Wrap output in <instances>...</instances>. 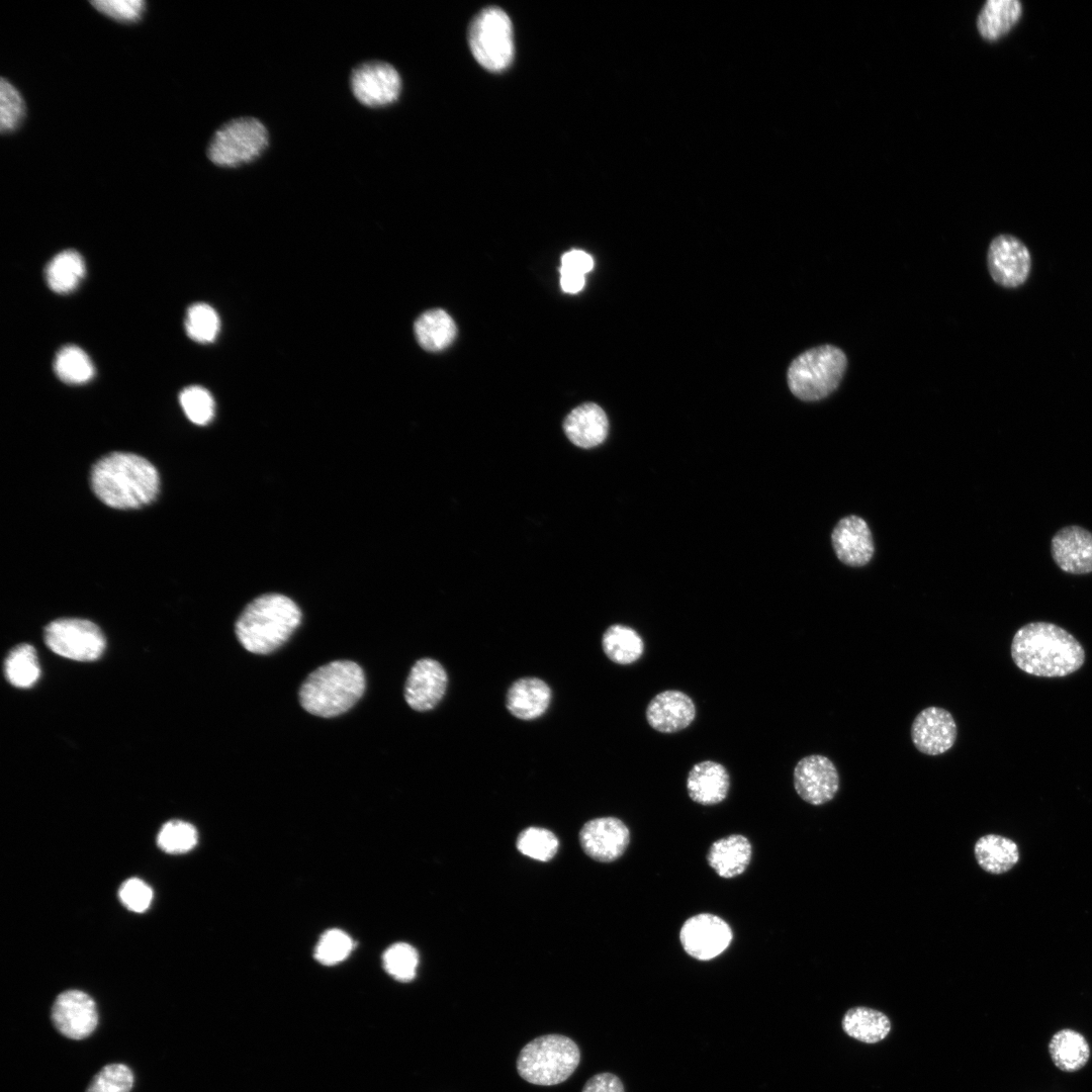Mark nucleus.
<instances>
[{"label":"nucleus","instance_id":"f257e3e1","mask_svg":"<svg viewBox=\"0 0 1092 1092\" xmlns=\"http://www.w3.org/2000/svg\"><path fill=\"white\" fill-rule=\"evenodd\" d=\"M1011 657L1028 674L1064 677L1083 666L1085 650L1064 628L1050 622H1031L1014 634Z\"/></svg>","mask_w":1092,"mask_h":1092},{"label":"nucleus","instance_id":"aec40b11","mask_svg":"<svg viewBox=\"0 0 1092 1092\" xmlns=\"http://www.w3.org/2000/svg\"><path fill=\"white\" fill-rule=\"evenodd\" d=\"M837 558L849 566H863L874 554L872 532L867 522L857 516H847L835 526L831 535Z\"/></svg>","mask_w":1092,"mask_h":1092},{"label":"nucleus","instance_id":"9b49d317","mask_svg":"<svg viewBox=\"0 0 1092 1092\" xmlns=\"http://www.w3.org/2000/svg\"><path fill=\"white\" fill-rule=\"evenodd\" d=\"M350 86L353 95L361 104L381 107L397 100L401 90V79L392 65L381 61H369L352 70Z\"/></svg>","mask_w":1092,"mask_h":1092},{"label":"nucleus","instance_id":"a19ab883","mask_svg":"<svg viewBox=\"0 0 1092 1092\" xmlns=\"http://www.w3.org/2000/svg\"><path fill=\"white\" fill-rule=\"evenodd\" d=\"M353 948L351 937L340 929H330L320 938L314 957L324 965L332 966L344 961Z\"/></svg>","mask_w":1092,"mask_h":1092},{"label":"nucleus","instance_id":"bb28decb","mask_svg":"<svg viewBox=\"0 0 1092 1092\" xmlns=\"http://www.w3.org/2000/svg\"><path fill=\"white\" fill-rule=\"evenodd\" d=\"M843 1031L850 1037L866 1043L883 1040L891 1031V1021L882 1011L856 1006L848 1009L841 1021Z\"/></svg>","mask_w":1092,"mask_h":1092},{"label":"nucleus","instance_id":"ea45409f","mask_svg":"<svg viewBox=\"0 0 1092 1092\" xmlns=\"http://www.w3.org/2000/svg\"><path fill=\"white\" fill-rule=\"evenodd\" d=\"M25 113V104L19 91L6 79L0 81V129L2 133L18 127Z\"/></svg>","mask_w":1092,"mask_h":1092},{"label":"nucleus","instance_id":"2eb2a0df","mask_svg":"<svg viewBox=\"0 0 1092 1092\" xmlns=\"http://www.w3.org/2000/svg\"><path fill=\"white\" fill-rule=\"evenodd\" d=\"M958 735L952 715L940 707H927L917 714L911 725V739L923 754L939 755L948 751Z\"/></svg>","mask_w":1092,"mask_h":1092},{"label":"nucleus","instance_id":"393cba45","mask_svg":"<svg viewBox=\"0 0 1092 1092\" xmlns=\"http://www.w3.org/2000/svg\"><path fill=\"white\" fill-rule=\"evenodd\" d=\"M974 855L979 867L993 875L1009 872L1020 857L1015 841L994 833L983 835L976 841Z\"/></svg>","mask_w":1092,"mask_h":1092},{"label":"nucleus","instance_id":"c03bdc74","mask_svg":"<svg viewBox=\"0 0 1092 1092\" xmlns=\"http://www.w3.org/2000/svg\"><path fill=\"white\" fill-rule=\"evenodd\" d=\"M593 267L594 260L590 255L581 250H571L562 256L559 272L584 275Z\"/></svg>","mask_w":1092,"mask_h":1092},{"label":"nucleus","instance_id":"a211bd4d","mask_svg":"<svg viewBox=\"0 0 1092 1092\" xmlns=\"http://www.w3.org/2000/svg\"><path fill=\"white\" fill-rule=\"evenodd\" d=\"M647 723L661 733H675L692 724L696 718L694 701L678 690H666L655 695L645 712Z\"/></svg>","mask_w":1092,"mask_h":1092},{"label":"nucleus","instance_id":"39448f33","mask_svg":"<svg viewBox=\"0 0 1092 1092\" xmlns=\"http://www.w3.org/2000/svg\"><path fill=\"white\" fill-rule=\"evenodd\" d=\"M580 1062L578 1045L563 1034H545L526 1043L517 1058V1072L525 1081L541 1086L567 1080Z\"/></svg>","mask_w":1092,"mask_h":1092},{"label":"nucleus","instance_id":"2f4dec72","mask_svg":"<svg viewBox=\"0 0 1092 1092\" xmlns=\"http://www.w3.org/2000/svg\"><path fill=\"white\" fill-rule=\"evenodd\" d=\"M7 680L16 688H30L38 679L40 668L33 646L22 643L10 650L4 661Z\"/></svg>","mask_w":1092,"mask_h":1092},{"label":"nucleus","instance_id":"cd10ccee","mask_svg":"<svg viewBox=\"0 0 1092 1092\" xmlns=\"http://www.w3.org/2000/svg\"><path fill=\"white\" fill-rule=\"evenodd\" d=\"M1021 15L1019 0H988L978 14L977 28L983 38L996 40L1006 34Z\"/></svg>","mask_w":1092,"mask_h":1092},{"label":"nucleus","instance_id":"72a5a7b5","mask_svg":"<svg viewBox=\"0 0 1092 1092\" xmlns=\"http://www.w3.org/2000/svg\"><path fill=\"white\" fill-rule=\"evenodd\" d=\"M185 330L191 340L201 344L210 343L219 331L218 314L206 303H193L186 312Z\"/></svg>","mask_w":1092,"mask_h":1092},{"label":"nucleus","instance_id":"58836bf2","mask_svg":"<svg viewBox=\"0 0 1092 1092\" xmlns=\"http://www.w3.org/2000/svg\"><path fill=\"white\" fill-rule=\"evenodd\" d=\"M132 1071L123 1064L104 1066L91 1080L86 1092H130Z\"/></svg>","mask_w":1092,"mask_h":1092},{"label":"nucleus","instance_id":"c9c22d12","mask_svg":"<svg viewBox=\"0 0 1092 1092\" xmlns=\"http://www.w3.org/2000/svg\"><path fill=\"white\" fill-rule=\"evenodd\" d=\"M558 845V839L551 831L539 827L525 829L517 840V847L523 854L541 861L551 859Z\"/></svg>","mask_w":1092,"mask_h":1092},{"label":"nucleus","instance_id":"dca6fc26","mask_svg":"<svg viewBox=\"0 0 1092 1092\" xmlns=\"http://www.w3.org/2000/svg\"><path fill=\"white\" fill-rule=\"evenodd\" d=\"M579 841L588 856L601 862H611L626 850L630 832L620 819L600 817L583 825Z\"/></svg>","mask_w":1092,"mask_h":1092},{"label":"nucleus","instance_id":"f8f14e48","mask_svg":"<svg viewBox=\"0 0 1092 1092\" xmlns=\"http://www.w3.org/2000/svg\"><path fill=\"white\" fill-rule=\"evenodd\" d=\"M732 936L729 924L710 913L689 918L679 932L685 951L699 961H710L721 954L729 946Z\"/></svg>","mask_w":1092,"mask_h":1092},{"label":"nucleus","instance_id":"423d86ee","mask_svg":"<svg viewBox=\"0 0 1092 1092\" xmlns=\"http://www.w3.org/2000/svg\"><path fill=\"white\" fill-rule=\"evenodd\" d=\"M846 366V355L838 347H814L800 354L790 364L787 372L789 388L804 401L823 399L838 387Z\"/></svg>","mask_w":1092,"mask_h":1092},{"label":"nucleus","instance_id":"79ce46f5","mask_svg":"<svg viewBox=\"0 0 1092 1092\" xmlns=\"http://www.w3.org/2000/svg\"><path fill=\"white\" fill-rule=\"evenodd\" d=\"M90 3L102 14L126 23L138 21L146 9L143 0H94Z\"/></svg>","mask_w":1092,"mask_h":1092},{"label":"nucleus","instance_id":"4468645a","mask_svg":"<svg viewBox=\"0 0 1092 1092\" xmlns=\"http://www.w3.org/2000/svg\"><path fill=\"white\" fill-rule=\"evenodd\" d=\"M51 1019L64 1036L80 1040L88 1037L98 1024L95 1001L81 990H67L55 999Z\"/></svg>","mask_w":1092,"mask_h":1092},{"label":"nucleus","instance_id":"6ab92c4d","mask_svg":"<svg viewBox=\"0 0 1092 1092\" xmlns=\"http://www.w3.org/2000/svg\"><path fill=\"white\" fill-rule=\"evenodd\" d=\"M1051 553L1055 563L1065 572H1092V533L1081 526L1060 529L1053 537Z\"/></svg>","mask_w":1092,"mask_h":1092},{"label":"nucleus","instance_id":"4c0bfd02","mask_svg":"<svg viewBox=\"0 0 1092 1092\" xmlns=\"http://www.w3.org/2000/svg\"><path fill=\"white\" fill-rule=\"evenodd\" d=\"M179 401L186 417L195 425L204 426L214 416V400L204 387L197 385L185 387L180 392Z\"/></svg>","mask_w":1092,"mask_h":1092},{"label":"nucleus","instance_id":"f704fd0d","mask_svg":"<svg viewBox=\"0 0 1092 1092\" xmlns=\"http://www.w3.org/2000/svg\"><path fill=\"white\" fill-rule=\"evenodd\" d=\"M197 839L198 834L192 824L182 820H170L161 827L157 844L161 850L177 854L191 850Z\"/></svg>","mask_w":1092,"mask_h":1092},{"label":"nucleus","instance_id":"37998d69","mask_svg":"<svg viewBox=\"0 0 1092 1092\" xmlns=\"http://www.w3.org/2000/svg\"><path fill=\"white\" fill-rule=\"evenodd\" d=\"M118 897L128 910L142 913L150 907L153 900V891L143 880L130 878L120 886Z\"/></svg>","mask_w":1092,"mask_h":1092},{"label":"nucleus","instance_id":"f03ea898","mask_svg":"<svg viewBox=\"0 0 1092 1092\" xmlns=\"http://www.w3.org/2000/svg\"><path fill=\"white\" fill-rule=\"evenodd\" d=\"M91 487L95 495L114 509H138L152 503L159 493L160 476L146 458L127 452H112L92 467Z\"/></svg>","mask_w":1092,"mask_h":1092},{"label":"nucleus","instance_id":"a878e982","mask_svg":"<svg viewBox=\"0 0 1092 1092\" xmlns=\"http://www.w3.org/2000/svg\"><path fill=\"white\" fill-rule=\"evenodd\" d=\"M1048 1049L1055 1066L1067 1073L1081 1070L1090 1058L1087 1039L1082 1033L1071 1028L1057 1031L1052 1036Z\"/></svg>","mask_w":1092,"mask_h":1092},{"label":"nucleus","instance_id":"f3484780","mask_svg":"<svg viewBox=\"0 0 1092 1092\" xmlns=\"http://www.w3.org/2000/svg\"><path fill=\"white\" fill-rule=\"evenodd\" d=\"M447 687L444 667L432 658H422L412 667L404 687V698L411 708L424 712L433 709L443 698Z\"/></svg>","mask_w":1092,"mask_h":1092},{"label":"nucleus","instance_id":"49530a36","mask_svg":"<svg viewBox=\"0 0 1092 1092\" xmlns=\"http://www.w3.org/2000/svg\"><path fill=\"white\" fill-rule=\"evenodd\" d=\"M560 285L567 293H577L584 286V275L574 273H560Z\"/></svg>","mask_w":1092,"mask_h":1092},{"label":"nucleus","instance_id":"4be33fe9","mask_svg":"<svg viewBox=\"0 0 1092 1092\" xmlns=\"http://www.w3.org/2000/svg\"><path fill=\"white\" fill-rule=\"evenodd\" d=\"M730 777L726 767L714 760L696 763L687 778L690 798L701 805L711 806L722 802L728 795Z\"/></svg>","mask_w":1092,"mask_h":1092},{"label":"nucleus","instance_id":"1a4fd4ad","mask_svg":"<svg viewBox=\"0 0 1092 1092\" xmlns=\"http://www.w3.org/2000/svg\"><path fill=\"white\" fill-rule=\"evenodd\" d=\"M43 638L53 652L76 661L96 660L105 648L100 628L84 619L55 620L44 628Z\"/></svg>","mask_w":1092,"mask_h":1092},{"label":"nucleus","instance_id":"7c9ffc66","mask_svg":"<svg viewBox=\"0 0 1092 1092\" xmlns=\"http://www.w3.org/2000/svg\"><path fill=\"white\" fill-rule=\"evenodd\" d=\"M602 647L607 657L618 664H631L644 652V642L638 632L621 624H614L605 631Z\"/></svg>","mask_w":1092,"mask_h":1092},{"label":"nucleus","instance_id":"ddd939ff","mask_svg":"<svg viewBox=\"0 0 1092 1092\" xmlns=\"http://www.w3.org/2000/svg\"><path fill=\"white\" fill-rule=\"evenodd\" d=\"M793 780L799 797L814 806L831 801L840 785L835 764L821 754H810L801 758L795 765Z\"/></svg>","mask_w":1092,"mask_h":1092},{"label":"nucleus","instance_id":"6e6552de","mask_svg":"<svg viewBox=\"0 0 1092 1092\" xmlns=\"http://www.w3.org/2000/svg\"><path fill=\"white\" fill-rule=\"evenodd\" d=\"M468 43L483 68L492 72L506 69L514 57L513 27L507 13L497 7L480 11L470 24Z\"/></svg>","mask_w":1092,"mask_h":1092},{"label":"nucleus","instance_id":"9d476101","mask_svg":"<svg viewBox=\"0 0 1092 1092\" xmlns=\"http://www.w3.org/2000/svg\"><path fill=\"white\" fill-rule=\"evenodd\" d=\"M987 265L995 283L1005 288H1017L1028 279L1032 260L1029 249L1021 240L1001 234L989 245Z\"/></svg>","mask_w":1092,"mask_h":1092},{"label":"nucleus","instance_id":"c756f323","mask_svg":"<svg viewBox=\"0 0 1092 1092\" xmlns=\"http://www.w3.org/2000/svg\"><path fill=\"white\" fill-rule=\"evenodd\" d=\"M85 262L79 252L64 250L54 256L44 269V278L51 290L60 294L72 292L85 276Z\"/></svg>","mask_w":1092,"mask_h":1092},{"label":"nucleus","instance_id":"5701e85b","mask_svg":"<svg viewBox=\"0 0 1092 1092\" xmlns=\"http://www.w3.org/2000/svg\"><path fill=\"white\" fill-rule=\"evenodd\" d=\"M550 700L551 691L546 682L537 677H524L511 686L506 705L515 717L533 720L547 710Z\"/></svg>","mask_w":1092,"mask_h":1092},{"label":"nucleus","instance_id":"412c9836","mask_svg":"<svg viewBox=\"0 0 1092 1092\" xmlns=\"http://www.w3.org/2000/svg\"><path fill=\"white\" fill-rule=\"evenodd\" d=\"M609 422L604 410L597 403L586 402L573 408L563 422L568 440L583 449L602 444L608 435Z\"/></svg>","mask_w":1092,"mask_h":1092},{"label":"nucleus","instance_id":"473e14b6","mask_svg":"<svg viewBox=\"0 0 1092 1092\" xmlns=\"http://www.w3.org/2000/svg\"><path fill=\"white\" fill-rule=\"evenodd\" d=\"M54 371L67 384L86 383L95 373L90 357L75 345H66L57 352Z\"/></svg>","mask_w":1092,"mask_h":1092},{"label":"nucleus","instance_id":"7ed1b4c3","mask_svg":"<svg viewBox=\"0 0 1092 1092\" xmlns=\"http://www.w3.org/2000/svg\"><path fill=\"white\" fill-rule=\"evenodd\" d=\"M296 604L280 594H266L246 606L235 626L243 647L256 654H267L285 643L300 624Z\"/></svg>","mask_w":1092,"mask_h":1092},{"label":"nucleus","instance_id":"e433bc0d","mask_svg":"<svg viewBox=\"0 0 1092 1092\" xmlns=\"http://www.w3.org/2000/svg\"><path fill=\"white\" fill-rule=\"evenodd\" d=\"M419 956L414 946L398 942L383 953V967L395 980L410 982L416 977Z\"/></svg>","mask_w":1092,"mask_h":1092},{"label":"nucleus","instance_id":"a18cd8bd","mask_svg":"<svg viewBox=\"0 0 1092 1092\" xmlns=\"http://www.w3.org/2000/svg\"><path fill=\"white\" fill-rule=\"evenodd\" d=\"M581 1092H625L621 1079L612 1073H600L590 1077Z\"/></svg>","mask_w":1092,"mask_h":1092},{"label":"nucleus","instance_id":"b1692460","mask_svg":"<svg viewBox=\"0 0 1092 1092\" xmlns=\"http://www.w3.org/2000/svg\"><path fill=\"white\" fill-rule=\"evenodd\" d=\"M752 847L741 834H732L715 841L708 852L709 866L722 878L742 874L750 862Z\"/></svg>","mask_w":1092,"mask_h":1092},{"label":"nucleus","instance_id":"0eeeda50","mask_svg":"<svg viewBox=\"0 0 1092 1092\" xmlns=\"http://www.w3.org/2000/svg\"><path fill=\"white\" fill-rule=\"evenodd\" d=\"M269 135L254 117H239L222 124L212 135L208 159L218 167L236 168L258 159L266 150Z\"/></svg>","mask_w":1092,"mask_h":1092},{"label":"nucleus","instance_id":"c85d7f7f","mask_svg":"<svg viewBox=\"0 0 1092 1092\" xmlns=\"http://www.w3.org/2000/svg\"><path fill=\"white\" fill-rule=\"evenodd\" d=\"M414 331L421 347L430 352L447 348L457 333L453 318L441 308L422 313L415 322Z\"/></svg>","mask_w":1092,"mask_h":1092},{"label":"nucleus","instance_id":"20e7f679","mask_svg":"<svg viewBox=\"0 0 1092 1092\" xmlns=\"http://www.w3.org/2000/svg\"><path fill=\"white\" fill-rule=\"evenodd\" d=\"M365 690L362 668L350 660H336L313 670L302 682L299 702L308 713L338 716L361 698Z\"/></svg>","mask_w":1092,"mask_h":1092}]
</instances>
